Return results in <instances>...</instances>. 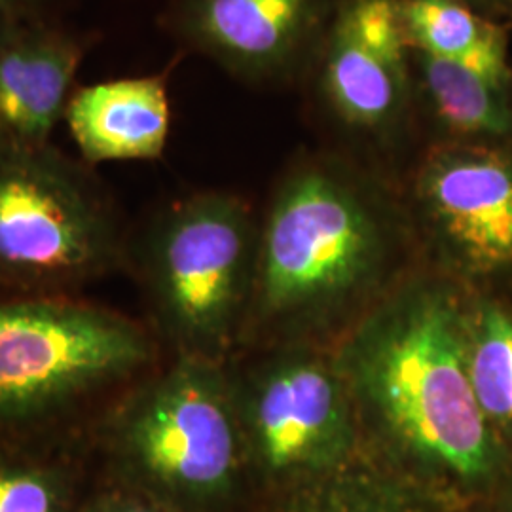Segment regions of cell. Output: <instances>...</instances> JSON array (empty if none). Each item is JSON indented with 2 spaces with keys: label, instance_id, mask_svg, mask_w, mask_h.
<instances>
[{
  "label": "cell",
  "instance_id": "6da1fadb",
  "mask_svg": "<svg viewBox=\"0 0 512 512\" xmlns=\"http://www.w3.org/2000/svg\"><path fill=\"white\" fill-rule=\"evenodd\" d=\"M336 366L382 458L444 505L497 478L501 450L467 374L461 317L440 291L421 285L387 302Z\"/></svg>",
  "mask_w": 512,
  "mask_h": 512
},
{
  "label": "cell",
  "instance_id": "7a4b0ae2",
  "mask_svg": "<svg viewBox=\"0 0 512 512\" xmlns=\"http://www.w3.org/2000/svg\"><path fill=\"white\" fill-rule=\"evenodd\" d=\"M156 361L148 330L78 294L0 291V442L90 440Z\"/></svg>",
  "mask_w": 512,
  "mask_h": 512
},
{
  "label": "cell",
  "instance_id": "3957f363",
  "mask_svg": "<svg viewBox=\"0 0 512 512\" xmlns=\"http://www.w3.org/2000/svg\"><path fill=\"white\" fill-rule=\"evenodd\" d=\"M105 476L184 512H230L249 475L238 404L219 361L177 355L126 389L90 433Z\"/></svg>",
  "mask_w": 512,
  "mask_h": 512
},
{
  "label": "cell",
  "instance_id": "277c9868",
  "mask_svg": "<svg viewBox=\"0 0 512 512\" xmlns=\"http://www.w3.org/2000/svg\"><path fill=\"white\" fill-rule=\"evenodd\" d=\"M126 260L120 215L88 164L0 148V291L76 294Z\"/></svg>",
  "mask_w": 512,
  "mask_h": 512
},
{
  "label": "cell",
  "instance_id": "5b68a950",
  "mask_svg": "<svg viewBox=\"0 0 512 512\" xmlns=\"http://www.w3.org/2000/svg\"><path fill=\"white\" fill-rule=\"evenodd\" d=\"M255 256L251 211L232 194L173 205L148 234V293L177 355L222 363L238 327Z\"/></svg>",
  "mask_w": 512,
  "mask_h": 512
},
{
  "label": "cell",
  "instance_id": "8992f818",
  "mask_svg": "<svg viewBox=\"0 0 512 512\" xmlns=\"http://www.w3.org/2000/svg\"><path fill=\"white\" fill-rule=\"evenodd\" d=\"M384 222L365 194L327 167L296 173L277 194L258 255L264 310L298 313L338 302L376 272Z\"/></svg>",
  "mask_w": 512,
  "mask_h": 512
},
{
  "label": "cell",
  "instance_id": "52a82bcc",
  "mask_svg": "<svg viewBox=\"0 0 512 512\" xmlns=\"http://www.w3.org/2000/svg\"><path fill=\"white\" fill-rule=\"evenodd\" d=\"M232 384L249 475L275 492L359 452V416L338 366L294 355Z\"/></svg>",
  "mask_w": 512,
  "mask_h": 512
},
{
  "label": "cell",
  "instance_id": "ba28073f",
  "mask_svg": "<svg viewBox=\"0 0 512 512\" xmlns=\"http://www.w3.org/2000/svg\"><path fill=\"white\" fill-rule=\"evenodd\" d=\"M418 200L437 238L476 272L512 266V162L484 148H442L421 167Z\"/></svg>",
  "mask_w": 512,
  "mask_h": 512
},
{
  "label": "cell",
  "instance_id": "9c48e42d",
  "mask_svg": "<svg viewBox=\"0 0 512 512\" xmlns=\"http://www.w3.org/2000/svg\"><path fill=\"white\" fill-rule=\"evenodd\" d=\"M323 88L336 114L351 126H395L408 101L410 46L397 0H348L332 25Z\"/></svg>",
  "mask_w": 512,
  "mask_h": 512
},
{
  "label": "cell",
  "instance_id": "30bf717a",
  "mask_svg": "<svg viewBox=\"0 0 512 512\" xmlns=\"http://www.w3.org/2000/svg\"><path fill=\"white\" fill-rule=\"evenodd\" d=\"M86 42L37 19H18L0 42V148L50 145L73 95Z\"/></svg>",
  "mask_w": 512,
  "mask_h": 512
},
{
  "label": "cell",
  "instance_id": "8fae6325",
  "mask_svg": "<svg viewBox=\"0 0 512 512\" xmlns=\"http://www.w3.org/2000/svg\"><path fill=\"white\" fill-rule=\"evenodd\" d=\"M327 10V0H179L173 25L211 59L241 76L287 65Z\"/></svg>",
  "mask_w": 512,
  "mask_h": 512
},
{
  "label": "cell",
  "instance_id": "7c38bea8",
  "mask_svg": "<svg viewBox=\"0 0 512 512\" xmlns=\"http://www.w3.org/2000/svg\"><path fill=\"white\" fill-rule=\"evenodd\" d=\"M63 122L84 164L156 160L171 126L167 78L131 76L78 86Z\"/></svg>",
  "mask_w": 512,
  "mask_h": 512
},
{
  "label": "cell",
  "instance_id": "4fadbf2b",
  "mask_svg": "<svg viewBox=\"0 0 512 512\" xmlns=\"http://www.w3.org/2000/svg\"><path fill=\"white\" fill-rule=\"evenodd\" d=\"M268 512H444L446 505L387 459L355 454L275 492Z\"/></svg>",
  "mask_w": 512,
  "mask_h": 512
},
{
  "label": "cell",
  "instance_id": "5bb4252c",
  "mask_svg": "<svg viewBox=\"0 0 512 512\" xmlns=\"http://www.w3.org/2000/svg\"><path fill=\"white\" fill-rule=\"evenodd\" d=\"M90 440L0 442V512H78Z\"/></svg>",
  "mask_w": 512,
  "mask_h": 512
},
{
  "label": "cell",
  "instance_id": "9a60e30c",
  "mask_svg": "<svg viewBox=\"0 0 512 512\" xmlns=\"http://www.w3.org/2000/svg\"><path fill=\"white\" fill-rule=\"evenodd\" d=\"M410 50L461 63L507 86V38L461 0H397Z\"/></svg>",
  "mask_w": 512,
  "mask_h": 512
},
{
  "label": "cell",
  "instance_id": "2e32d148",
  "mask_svg": "<svg viewBox=\"0 0 512 512\" xmlns=\"http://www.w3.org/2000/svg\"><path fill=\"white\" fill-rule=\"evenodd\" d=\"M410 55L425 101L444 128L459 135L511 133L512 110L505 86L450 59L416 50Z\"/></svg>",
  "mask_w": 512,
  "mask_h": 512
},
{
  "label": "cell",
  "instance_id": "e0dca14e",
  "mask_svg": "<svg viewBox=\"0 0 512 512\" xmlns=\"http://www.w3.org/2000/svg\"><path fill=\"white\" fill-rule=\"evenodd\" d=\"M467 374L486 420L512 429V317L494 304L461 317Z\"/></svg>",
  "mask_w": 512,
  "mask_h": 512
},
{
  "label": "cell",
  "instance_id": "ac0fdd59",
  "mask_svg": "<svg viewBox=\"0 0 512 512\" xmlns=\"http://www.w3.org/2000/svg\"><path fill=\"white\" fill-rule=\"evenodd\" d=\"M78 512H184L173 505L131 488L124 482L105 476L103 482L88 490Z\"/></svg>",
  "mask_w": 512,
  "mask_h": 512
},
{
  "label": "cell",
  "instance_id": "d6986e66",
  "mask_svg": "<svg viewBox=\"0 0 512 512\" xmlns=\"http://www.w3.org/2000/svg\"><path fill=\"white\" fill-rule=\"evenodd\" d=\"M18 19H29L33 12L48 4L50 0H0Z\"/></svg>",
  "mask_w": 512,
  "mask_h": 512
},
{
  "label": "cell",
  "instance_id": "ffe728a7",
  "mask_svg": "<svg viewBox=\"0 0 512 512\" xmlns=\"http://www.w3.org/2000/svg\"><path fill=\"white\" fill-rule=\"evenodd\" d=\"M16 21L18 18L0 2V42L10 33V29L16 25Z\"/></svg>",
  "mask_w": 512,
  "mask_h": 512
}]
</instances>
